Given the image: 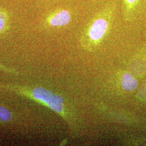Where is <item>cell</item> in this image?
<instances>
[{
    "label": "cell",
    "instance_id": "cell-1",
    "mask_svg": "<svg viewBox=\"0 0 146 146\" xmlns=\"http://www.w3.org/2000/svg\"><path fill=\"white\" fill-rule=\"evenodd\" d=\"M0 90L25 96L46 106L55 112L63 115L64 113V104L62 96L55 94L52 91L40 86H23L11 84H1Z\"/></svg>",
    "mask_w": 146,
    "mask_h": 146
},
{
    "label": "cell",
    "instance_id": "cell-2",
    "mask_svg": "<svg viewBox=\"0 0 146 146\" xmlns=\"http://www.w3.org/2000/svg\"><path fill=\"white\" fill-rule=\"evenodd\" d=\"M116 5L111 2L94 16L86 31L85 37L90 44H98L105 36L115 14Z\"/></svg>",
    "mask_w": 146,
    "mask_h": 146
},
{
    "label": "cell",
    "instance_id": "cell-3",
    "mask_svg": "<svg viewBox=\"0 0 146 146\" xmlns=\"http://www.w3.org/2000/svg\"><path fill=\"white\" fill-rule=\"evenodd\" d=\"M72 20V15L69 11L65 9H58L52 11L47 16L45 22L52 27L65 26Z\"/></svg>",
    "mask_w": 146,
    "mask_h": 146
},
{
    "label": "cell",
    "instance_id": "cell-4",
    "mask_svg": "<svg viewBox=\"0 0 146 146\" xmlns=\"http://www.w3.org/2000/svg\"><path fill=\"white\" fill-rule=\"evenodd\" d=\"M141 1L123 0L122 14L125 21H131L135 19Z\"/></svg>",
    "mask_w": 146,
    "mask_h": 146
},
{
    "label": "cell",
    "instance_id": "cell-5",
    "mask_svg": "<svg viewBox=\"0 0 146 146\" xmlns=\"http://www.w3.org/2000/svg\"><path fill=\"white\" fill-rule=\"evenodd\" d=\"M17 114L9 107L0 104V125L12 124L17 120Z\"/></svg>",
    "mask_w": 146,
    "mask_h": 146
},
{
    "label": "cell",
    "instance_id": "cell-6",
    "mask_svg": "<svg viewBox=\"0 0 146 146\" xmlns=\"http://www.w3.org/2000/svg\"><path fill=\"white\" fill-rule=\"evenodd\" d=\"M10 15L7 11L0 8V35L5 34L10 28Z\"/></svg>",
    "mask_w": 146,
    "mask_h": 146
},
{
    "label": "cell",
    "instance_id": "cell-7",
    "mask_svg": "<svg viewBox=\"0 0 146 146\" xmlns=\"http://www.w3.org/2000/svg\"><path fill=\"white\" fill-rule=\"evenodd\" d=\"M121 82L123 89L129 91L135 90L138 86L137 80L129 73L124 74L122 76Z\"/></svg>",
    "mask_w": 146,
    "mask_h": 146
},
{
    "label": "cell",
    "instance_id": "cell-8",
    "mask_svg": "<svg viewBox=\"0 0 146 146\" xmlns=\"http://www.w3.org/2000/svg\"><path fill=\"white\" fill-rule=\"evenodd\" d=\"M0 71H2L5 73L14 74V75L19 74V73L15 69L7 67L6 66L2 64L1 62H0Z\"/></svg>",
    "mask_w": 146,
    "mask_h": 146
}]
</instances>
